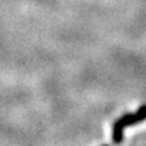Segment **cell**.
Segmentation results:
<instances>
[{
	"label": "cell",
	"instance_id": "cell-1",
	"mask_svg": "<svg viewBox=\"0 0 146 146\" xmlns=\"http://www.w3.org/2000/svg\"><path fill=\"white\" fill-rule=\"evenodd\" d=\"M146 121V105H141L135 113H124L121 118L113 123L112 128V140L115 144H121L123 140V131L124 128L138 124Z\"/></svg>",
	"mask_w": 146,
	"mask_h": 146
},
{
	"label": "cell",
	"instance_id": "cell-2",
	"mask_svg": "<svg viewBox=\"0 0 146 146\" xmlns=\"http://www.w3.org/2000/svg\"><path fill=\"white\" fill-rule=\"evenodd\" d=\"M104 146H108V145H104Z\"/></svg>",
	"mask_w": 146,
	"mask_h": 146
}]
</instances>
